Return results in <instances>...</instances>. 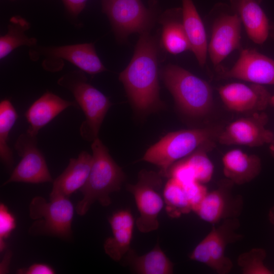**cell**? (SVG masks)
I'll list each match as a JSON object with an SVG mask.
<instances>
[{"label":"cell","mask_w":274,"mask_h":274,"mask_svg":"<svg viewBox=\"0 0 274 274\" xmlns=\"http://www.w3.org/2000/svg\"><path fill=\"white\" fill-rule=\"evenodd\" d=\"M182 21L188 37L191 51L198 64L203 66L207 59L208 43L202 21L192 0H181Z\"/></svg>","instance_id":"22"},{"label":"cell","mask_w":274,"mask_h":274,"mask_svg":"<svg viewBox=\"0 0 274 274\" xmlns=\"http://www.w3.org/2000/svg\"><path fill=\"white\" fill-rule=\"evenodd\" d=\"M162 194L166 212L171 217L178 218L192 211L183 185L175 179L169 178Z\"/></svg>","instance_id":"27"},{"label":"cell","mask_w":274,"mask_h":274,"mask_svg":"<svg viewBox=\"0 0 274 274\" xmlns=\"http://www.w3.org/2000/svg\"><path fill=\"white\" fill-rule=\"evenodd\" d=\"M161 44L172 54L191 51V45L182 21L181 9L168 12L166 18L161 20Z\"/></svg>","instance_id":"23"},{"label":"cell","mask_w":274,"mask_h":274,"mask_svg":"<svg viewBox=\"0 0 274 274\" xmlns=\"http://www.w3.org/2000/svg\"><path fill=\"white\" fill-rule=\"evenodd\" d=\"M14 147L21 159L3 185L12 182L38 184L53 182L45 157L37 148V136L27 132L22 133Z\"/></svg>","instance_id":"9"},{"label":"cell","mask_w":274,"mask_h":274,"mask_svg":"<svg viewBox=\"0 0 274 274\" xmlns=\"http://www.w3.org/2000/svg\"><path fill=\"white\" fill-rule=\"evenodd\" d=\"M77 105L47 91L34 101L25 114L29 125L26 132L37 136L39 130L61 112Z\"/></svg>","instance_id":"21"},{"label":"cell","mask_w":274,"mask_h":274,"mask_svg":"<svg viewBox=\"0 0 274 274\" xmlns=\"http://www.w3.org/2000/svg\"><path fill=\"white\" fill-rule=\"evenodd\" d=\"M210 150L200 148L185 157L194 172L196 180L203 184L211 180L214 171V165L207 155Z\"/></svg>","instance_id":"28"},{"label":"cell","mask_w":274,"mask_h":274,"mask_svg":"<svg viewBox=\"0 0 274 274\" xmlns=\"http://www.w3.org/2000/svg\"><path fill=\"white\" fill-rule=\"evenodd\" d=\"M262 0H230L231 10L239 17L249 38L263 44L269 35V24L261 8Z\"/></svg>","instance_id":"19"},{"label":"cell","mask_w":274,"mask_h":274,"mask_svg":"<svg viewBox=\"0 0 274 274\" xmlns=\"http://www.w3.org/2000/svg\"><path fill=\"white\" fill-rule=\"evenodd\" d=\"M58 84L69 90L83 111L85 120L80 127L83 139L93 142L98 133L106 114L111 106L109 98L96 88L87 83L84 74L74 71L62 76Z\"/></svg>","instance_id":"5"},{"label":"cell","mask_w":274,"mask_h":274,"mask_svg":"<svg viewBox=\"0 0 274 274\" xmlns=\"http://www.w3.org/2000/svg\"><path fill=\"white\" fill-rule=\"evenodd\" d=\"M242 21L237 14L223 13L213 23L208 52L214 66L241 47Z\"/></svg>","instance_id":"14"},{"label":"cell","mask_w":274,"mask_h":274,"mask_svg":"<svg viewBox=\"0 0 274 274\" xmlns=\"http://www.w3.org/2000/svg\"><path fill=\"white\" fill-rule=\"evenodd\" d=\"M129 262L132 269L141 274H170L174 271V265L157 243L148 253L137 255L130 249L127 253Z\"/></svg>","instance_id":"24"},{"label":"cell","mask_w":274,"mask_h":274,"mask_svg":"<svg viewBox=\"0 0 274 274\" xmlns=\"http://www.w3.org/2000/svg\"><path fill=\"white\" fill-rule=\"evenodd\" d=\"M109 222L112 235L105 242L104 250L113 260L118 261L130 250L134 218L129 210H120L110 217Z\"/></svg>","instance_id":"18"},{"label":"cell","mask_w":274,"mask_h":274,"mask_svg":"<svg viewBox=\"0 0 274 274\" xmlns=\"http://www.w3.org/2000/svg\"><path fill=\"white\" fill-rule=\"evenodd\" d=\"M91 149L93 160L90 171L85 184L79 190L83 198L76 207L80 216L85 215L95 201L104 207L109 206L111 203L110 195L119 191L125 179L121 168L98 137L92 142Z\"/></svg>","instance_id":"2"},{"label":"cell","mask_w":274,"mask_h":274,"mask_svg":"<svg viewBox=\"0 0 274 274\" xmlns=\"http://www.w3.org/2000/svg\"><path fill=\"white\" fill-rule=\"evenodd\" d=\"M183 186L191 205L192 211L194 212L208 193L207 188L203 184L197 181L193 182Z\"/></svg>","instance_id":"32"},{"label":"cell","mask_w":274,"mask_h":274,"mask_svg":"<svg viewBox=\"0 0 274 274\" xmlns=\"http://www.w3.org/2000/svg\"><path fill=\"white\" fill-rule=\"evenodd\" d=\"M266 252L262 248H253L238 257L237 264L244 274H272L264 264Z\"/></svg>","instance_id":"29"},{"label":"cell","mask_w":274,"mask_h":274,"mask_svg":"<svg viewBox=\"0 0 274 274\" xmlns=\"http://www.w3.org/2000/svg\"><path fill=\"white\" fill-rule=\"evenodd\" d=\"M21 274H54L55 273L53 268L44 263H35L26 268H21L17 271Z\"/></svg>","instance_id":"33"},{"label":"cell","mask_w":274,"mask_h":274,"mask_svg":"<svg viewBox=\"0 0 274 274\" xmlns=\"http://www.w3.org/2000/svg\"><path fill=\"white\" fill-rule=\"evenodd\" d=\"M29 211L30 217L36 220L29 229L31 234L65 239L71 236L74 208L68 197H58L48 202L36 196L30 201Z\"/></svg>","instance_id":"6"},{"label":"cell","mask_w":274,"mask_h":274,"mask_svg":"<svg viewBox=\"0 0 274 274\" xmlns=\"http://www.w3.org/2000/svg\"><path fill=\"white\" fill-rule=\"evenodd\" d=\"M269 34L274 40V23L269 24Z\"/></svg>","instance_id":"36"},{"label":"cell","mask_w":274,"mask_h":274,"mask_svg":"<svg viewBox=\"0 0 274 274\" xmlns=\"http://www.w3.org/2000/svg\"><path fill=\"white\" fill-rule=\"evenodd\" d=\"M119 80L139 112H149L162 106L159 94L157 47L148 32L141 34L133 57L120 74Z\"/></svg>","instance_id":"1"},{"label":"cell","mask_w":274,"mask_h":274,"mask_svg":"<svg viewBox=\"0 0 274 274\" xmlns=\"http://www.w3.org/2000/svg\"><path fill=\"white\" fill-rule=\"evenodd\" d=\"M219 132L210 127L169 132L150 147L141 160L156 165L160 169L159 173L167 177L168 169L177 161L200 148L212 149Z\"/></svg>","instance_id":"3"},{"label":"cell","mask_w":274,"mask_h":274,"mask_svg":"<svg viewBox=\"0 0 274 274\" xmlns=\"http://www.w3.org/2000/svg\"><path fill=\"white\" fill-rule=\"evenodd\" d=\"M223 172L233 184L243 185L254 179L261 169L260 158L238 149L227 152L222 157Z\"/></svg>","instance_id":"20"},{"label":"cell","mask_w":274,"mask_h":274,"mask_svg":"<svg viewBox=\"0 0 274 274\" xmlns=\"http://www.w3.org/2000/svg\"><path fill=\"white\" fill-rule=\"evenodd\" d=\"M220 78H234L260 85H274V60L255 49L243 50L230 69L218 66Z\"/></svg>","instance_id":"12"},{"label":"cell","mask_w":274,"mask_h":274,"mask_svg":"<svg viewBox=\"0 0 274 274\" xmlns=\"http://www.w3.org/2000/svg\"><path fill=\"white\" fill-rule=\"evenodd\" d=\"M269 216L270 220L274 224V208L270 211Z\"/></svg>","instance_id":"38"},{"label":"cell","mask_w":274,"mask_h":274,"mask_svg":"<svg viewBox=\"0 0 274 274\" xmlns=\"http://www.w3.org/2000/svg\"><path fill=\"white\" fill-rule=\"evenodd\" d=\"M18 118L17 112L11 102L4 99L0 103V158L8 168H12L14 159L13 153L7 141L9 132Z\"/></svg>","instance_id":"26"},{"label":"cell","mask_w":274,"mask_h":274,"mask_svg":"<svg viewBox=\"0 0 274 274\" xmlns=\"http://www.w3.org/2000/svg\"><path fill=\"white\" fill-rule=\"evenodd\" d=\"M162 78L177 106L185 114L201 117L210 112L213 105V91L207 82L172 64L164 68Z\"/></svg>","instance_id":"4"},{"label":"cell","mask_w":274,"mask_h":274,"mask_svg":"<svg viewBox=\"0 0 274 274\" xmlns=\"http://www.w3.org/2000/svg\"><path fill=\"white\" fill-rule=\"evenodd\" d=\"M167 177L175 179L183 185L197 181L191 166L185 158L177 161L170 166Z\"/></svg>","instance_id":"30"},{"label":"cell","mask_w":274,"mask_h":274,"mask_svg":"<svg viewBox=\"0 0 274 274\" xmlns=\"http://www.w3.org/2000/svg\"><path fill=\"white\" fill-rule=\"evenodd\" d=\"M29 27V23L20 16H14L10 19L7 33L0 38L1 59L19 47H33L37 44L35 38H29L25 34Z\"/></svg>","instance_id":"25"},{"label":"cell","mask_w":274,"mask_h":274,"mask_svg":"<svg viewBox=\"0 0 274 274\" xmlns=\"http://www.w3.org/2000/svg\"><path fill=\"white\" fill-rule=\"evenodd\" d=\"M270 104L274 106V95L271 96Z\"/></svg>","instance_id":"39"},{"label":"cell","mask_w":274,"mask_h":274,"mask_svg":"<svg viewBox=\"0 0 274 274\" xmlns=\"http://www.w3.org/2000/svg\"><path fill=\"white\" fill-rule=\"evenodd\" d=\"M39 55L67 60L89 74L94 75L106 70L92 43L78 44L58 47L37 48Z\"/></svg>","instance_id":"16"},{"label":"cell","mask_w":274,"mask_h":274,"mask_svg":"<svg viewBox=\"0 0 274 274\" xmlns=\"http://www.w3.org/2000/svg\"><path fill=\"white\" fill-rule=\"evenodd\" d=\"M12 254L10 251H8L1 263L0 273H6L8 271V266L10 262Z\"/></svg>","instance_id":"35"},{"label":"cell","mask_w":274,"mask_h":274,"mask_svg":"<svg viewBox=\"0 0 274 274\" xmlns=\"http://www.w3.org/2000/svg\"><path fill=\"white\" fill-rule=\"evenodd\" d=\"M87 0H62L68 11L77 16L84 8Z\"/></svg>","instance_id":"34"},{"label":"cell","mask_w":274,"mask_h":274,"mask_svg":"<svg viewBox=\"0 0 274 274\" xmlns=\"http://www.w3.org/2000/svg\"><path fill=\"white\" fill-rule=\"evenodd\" d=\"M236 219L228 218L224 220L221 225L214 226L195 247L190 255V259L205 264L218 273H229L233 264L225 252L227 245L239 237L234 232L238 225Z\"/></svg>","instance_id":"8"},{"label":"cell","mask_w":274,"mask_h":274,"mask_svg":"<svg viewBox=\"0 0 274 274\" xmlns=\"http://www.w3.org/2000/svg\"><path fill=\"white\" fill-rule=\"evenodd\" d=\"M233 184H222L217 189L208 191L205 197L194 211L203 221L215 225L222 220L235 218L241 209V199H235L231 194Z\"/></svg>","instance_id":"15"},{"label":"cell","mask_w":274,"mask_h":274,"mask_svg":"<svg viewBox=\"0 0 274 274\" xmlns=\"http://www.w3.org/2000/svg\"><path fill=\"white\" fill-rule=\"evenodd\" d=\"M218 93L227 109L239 113L262 112L270 104L271 96L262 85L254 83L227 84L220 87Z\"/></svg>","instance_id":"13"},{"label":"cell","mask_w":274,"mask_h":274,"mask_svg":"<svg viewBox=\"0 0 274 274\" xmlns=\"http://www.w3.org/2000/svg\"><path fill=\"white\" fill-rule=\"evenodd\" d=\"M162 176L159 173L141 170L135 184H128L127 190L134 196L140 215L136 226L141 232L147 233L159 227L158 217L163 208L161 190Z\"/></svg>","instance_id":"7"},{"label":"cell","mask_w":274,"mask_h":274,"mask_svg":"<svg viewBox=\"0 0 274 274\" xmlns=\"http://www.w3.org/2000/svg\"><path fill=\"white\" fill-rule=\"evenodd\" d=\"M102 9L116 33L122 37L148 32L152 15L141 0H102Z\"/></svg>","instance_id":"10"},{"label":"cell","mask_w":274,"mask_h":274,"mask_svg":"<svg viewBox=\"0 0 274 274\" xmlns=\"http://www.w3.org/2000/svg\"><path fill=\"white\" fill-rule=\"evenodd\" d=\"M16 227L15 218L4 203L0 204V251L5 249V240Z\"/></svg>","instance_id":"31"},{"label":"cell","mask_w":274,"mask_h":274,"mask_svg":"<svg viewBox=\"0 0 274 274\" xmlns=\"http://www.w3.org/2000/svg\"><path fill=\"white\" fill-rule=\"evenodd\" d=\"M268 117L264 112H256L236 119L220 131L218 141L223 145L255 147L270 143L273 133L265 126Z\"/></svg>","instance_id":"11"},{"label":"cell","mask_w":274,"mask_h":274,"mask_svg":"<svg viewBox=\"0 0 274 274\" xmlns=\"http://www.w3.org/2000/svg\"><path fill=\"white\" fill-rule=\"evenodd\" d=\"M269 151L271 155L274 157V139L273 141L270 143L269 146Z\"/></svg>","instance_id":"37"},{"label":"cell","mask_w":274,"mask_h":274,"mask_svg":"<svg viewBox=\"0 0 274 274\" xmlns=\"http://www.w3.org/2000/svg\"><path fill=\"white\" fill-rule=\"evenodd\" d=\"M92 160V155L86 151L81 152L77 158H71L66 168L53 181L50 199L68 197L80 190L88 178Z\"/></svg>","instance_id":"17"}]
</instances>
